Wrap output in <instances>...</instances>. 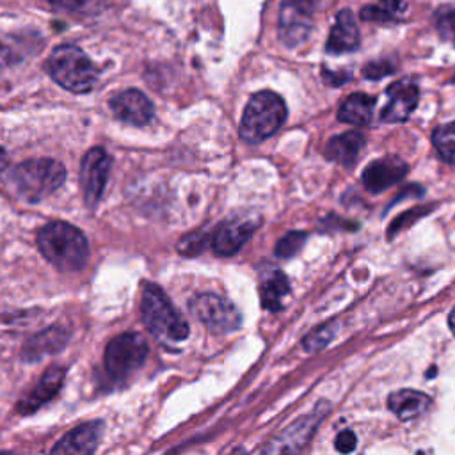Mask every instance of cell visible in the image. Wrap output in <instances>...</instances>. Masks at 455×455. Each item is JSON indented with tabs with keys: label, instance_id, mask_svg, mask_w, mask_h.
<instances>
[{
	"label": "cell",
	"instance_id": "1",
	"mask_svg": "<svg viewBox=\"0 0 455 455\" xmlns=\"http://www.w3.org/2000/svg\"><path fill=\"white\" fill-rule=\"evenodd\" d=\"M37 247L46 261L62 272L84 268L89 258L85 235L73 224L62 220L48 222L39 229Z\"/></svg>",
	"mask_w": 455,
	"mask_h": 455
},
{
	"label": "cell",
	"instance_id": "2",
	"mask_svg": "<svg viewBox=\"0 0 455 455\" xmlns=\"http://www.w3.org/2000/svg\"><path fill=\"white\" fill-rule=\"evenodd\" d=\"M64 180L66 169L53 158H32L21 162L9 174L11 187L28 203H37L48 197L64 183Z\"/></svg>",
	"mask_w": 455,
	"mask_h": 455
},
{
	"label": "cell",
	"instance_id": "3",
	"mask_svg": "<svg viewBox=\"0 0 455 455\" xmlns=\"http://www.w3.org/2000/svg\"><path fill=\"white\" fill-rule=\"evenodd\" d=\"M142 322L149 332L165 343H178L188 336V323L156 284H146L140 299Z\"/></svg>",
	"mask_w": 455,
	"mask_h": 455
},
{
	"label": "cell",
	"instance_id": "4",
	"mask_svg": "<svg viewBox=\"0 0 455 455\" xmlns=\"http://www.w3.org/2000/svg\"><path fill=\"white\" fill-rule=\"evenodd\" d=\"M286 119L283 98L272 91H259L251 96L240 121V137L249 144H258L274 135Z\"/></svg>",
	"mask_w": 455,
	"mask_h": 455
},
{
	"label": "cell",
	"instance_id": "5",
	"mask_svg": "<svg viewBox=\"0 0 455 455\" xmlns=\"http://www.w3.org/2000/svg\"><path fill=\"white\" fill-rule=\"evenodd\" d=\"M46 68L50 76L64 89L82 94L89 92L98 82V71L91 59L75 44L57 46L48 60Z\"/></svg>",
	"mask_w": 455,
	"mask_h": 455
},
{
	"label": "cell",
	"instance_id": "6",
	"mask_svg": "<svg viewBox=\"0 0 455 455\" xmlns=\"http://www.w3.org/2000/svg\"><path fill=\"white\" fill-rule=\"evenodd\" d=\"M148 355V341L139 332H124L105 347V370L110 377L123 380L142 366Z\"/></svg>",
	"mask_w": 455,
	"mask_h": 455
},
{
	"label": "cell",
	"instance_id": "7",
	"mask_svg": "<svg viewBox=\"0 0 455 455\" xmlns=\"http://www.w3.org/2000/svg\"><path fill=\"white\" fill-rule=\"evenodd\" d=\"M316 5L318 0H281L277 34L283 44L293 48L307 39Z\"/></svg>",
	"mask_w": 455,
	"mask_h": 455
},
{
	"label": "cell",
	"instance_id": "8",
	"mask_svg": "<svg viewBox=\"0 0 455 455\" xmlns=\"http://www.w3.org/2000/svg\"><path fill=\"white\" fill-rule=\"evenodd\" d=\"M188 307L199 322L217 334L231 332L242 323L235 304L217 293H199L188 302Z\"/></svg>",
	"mask_w": 455,
	"mask_h": 455
},
{
	"label": "cell",
	"instance_id": "9",
	"mask_svg": "<svg viewBox=\"0 0 455 455\" xmlns=\"http://www.w3.org/2000/svg\"><path fill=\"white\" fill-rule=\"evenodd\" d=\"M110 171V156L101 148H92L85 153L80 165V183L87 206H96L101 199Z\"/></svg>",
	"mask_w": 455,
	"mask_h": 455
},
{
	"label": "cell",
	"instance_id": "10",
	"mask_svg": "<svg viewBox=\"0 0 455 455\" xmlns=\"http://www.w3.org/2000/svg\"><path fill=\"white\" fill-rule=\"evenodd\" d=\"M256 226L258 220H252L251 217H233L224 220L210 236L212 251L217 256H233L251 238Z\"/></svg>",
	"mask_w": 455,
	"mask_h": 455
},
{
	"label": "cell",
	"instance_id": "11",
	"mask_svg": "<svg viewBox=\"0 0 455 455\" xmlns=\"http://www.w3.org/2000/svg\"><path fill=\"white\" fill-rule=\"evenodd\" d=\"M386 96H387V103L380 110V121H384V123H402L418 107L419 89L412 80L403 78V80L393 82L386 89Z\"/></svg>",
	"mask_w": 455,
	"mask_h": 455
},
{
	"label": "cell",
	"instance_id": "12",
	"mask_svg": "<svg viewBox=\"0 0 455 455\" xmlns=\"http://www.w3.org/2000/svg\"><path fill=\"white\" fill-rule=\"evenodd\" d=\"M407 171H409V167L400 156H393V155L382 156V158L370 162L364 167L363 183L370 192L379 194V192L396 185L400 180H403Z\"/></svg>",
	"mask_w": 455,
	"mask_h": 455
},
{
	"label": "cell",
	"instance_id": "13",
	"mask_svg": "<svg viewBox=\"0 0 455 455\" xmlns=\"http://www.w3.org/2000/svg\"><path fill=\"white\" fill-rule=\"evenodd\" d=\"M110 108L117 119L135 126H144L153 117V103L137 89H126L116 94L110 100Z\"/></svg>",
	"mask_w": 455,
	"mask_h": 455
},
{
	"label": "cell",
	"instance_id": "14",
	"mask_svg": "<svg viewBox=\"0 0 455 455\" xmlns=\"http://www.w3.org/2000/svg\"><path fill=\"white\" fill-rule=\"evenodd\" d=\"M64 368L60 366H52L48 368L43 377L37 380V384L18 402L16 411L20 414H32L37 409H41L46 402H50L60 389L64 382Z\"/></svg>",
	"mask_w": 455,
	"mask_h": 455
},
{
	"label": "cell",
	"instance_id": "15",
	"mask_svg": "<svg viewBox=\"0 0 455 455\" xmlns=\"http://www.w3.org/2000/svg\"><path fill=\"white\" fill-rule=\"evenodd\" d=\"M323 412L316 414H307L299 418L295 423H291L286 430H283L268 446L263 448V451H272V453H283V451H299L304 448L311 434L316 430L318 421L322 419Z\"/></svg>",
	"mask_w": 455,
	"mask_h": 455
},
{
	"label": "cell",
	"instance_id": "16",
	"mask_svg": "<svg viewBox=\"0 0 455 455\" xmlns=\"http://www.w3.org/2000/svg\"><path fill=\"white\" fill-rule=\"evenodd\" d=\"M103 434L101 421H89L69 430L53 448V453H92Z\"/></svg>",
	"mask_w": 455,
	"mask_h": 455
},
{
	"label": "cell",
	"instance_id": "17",
	"mask_svg": "<svg viewBox=\"0 0 455 455\" xmlns=\"http://www.w3.org/2000/svg\"><path fill=\"white\" fill-rule=\"evenodd\" d=\"M359 46V28L355 18L348 9H343L336 14V21L331 28L325 50L332 55L354 52Z\"/></svg>",
	"mask_w": 455,
	"mask_h": 455
},
{
	"label": "cell",
	"instance_id": "18",
	"mask_svg": "<svg viewBox=\"0 0 455 455\" xmlns=\"http://www.w3.org/2000/svg\"><path fill=\"white\" fill-rule=\"evenodd\" d=\"M366 144V139L361 132H345L341 135H334L329 139L325 146V158L331 162H336L343 167H352L363 151Z\"/></svg>",
	"mask_w": 455,
	"mask_h": 455
},
{
	"label": "cell",
	"instance_id": "19",
	"mask_svg": "<svg viewBox=\"0 0 455 455\" xmlns=\"http://www.w3.org/2000/svg\"><path fill=\"white\" fill-rule=\"evenodd\" d=\"M430 405V396L418 389H398L389 395L387 407L398 419H414Z\"/></svg>",
	"mask_w": 455,
	"mask_h": 455
},
{
	"label": "cell",
	"instance_id": "20",
	"mask_svg": "<svg viewBox=\"0 0 455 455\" xmlns=\"http://www.w3.org/2000/svg\"><path fill=\"white\" fill-rule=\"evenodd\" d=\"M66 339H68V331L64 327L60 325L50 327L27 341V345L21 350V357L25 361H37L46 354L59 352L66 345Z\"/></svg>",
	"mask_w": 455,
	"mask_h": 455
},
{
	"label": "cell",
	"instance_id": "21",
	"mask_svg": "<svg viewBox=\"0 0 455 455\" xmlns=\"http://www.w3.org/2000/svg\"><path fill=\"white\" fill-rule=\"evenodd\" d=\"M375 107V98L366 92H354L350 94L338 110V119L347 124L364 126L371 121Z\"/></svg>",
	"mask_w": 455,
	"mask_h": 455
},
{
	"label": "cell",
	"instance_id": "22",
	"mask_svg": "<svg viewBox=\"0 0 455 455\" xmlns=\"http://www.w3.org/2000/svg\"><path fill=\"white\" fill-rule=\"evenodd\" d=\"M288 293H290L288 277L279 268H274L261 281V288H259L261 306L268 311H279L284 306V297Z\"/></svg>",
	"mask_w": 455,
	"mask_h": 455
},
{
	"label": "cell",
	"instance_id": "23",
	"mask_svg": "<svg viewBox=\"0 0 455 455\" xmlns=\"http://www.w3.org/2000/svg\"><path fill=\"white\" fill-rule=\"evenodd\" d=\"M407 12V4L403 0H379L368 4L361 9L359 16L364 21L373 23H395L400 21Z\"/></svg>",
	"mask_w": 455,
	"mask_h": 455
},
{
	"label": "cell",
	"instance_id": "24",
	"mask_svg": "<svg viewBox=\"0 0 455 455\" xmlns=\"http://www.w3.org/2000/svg\"><path fill=\"white\" fill-rule=\"evenodd\" d=\"M432 144L446 164L455 165V121L437 126L432 133Z\"/></svg>",
	"mask_w": 455,
	"mask_h": 455
},
{
	"label": "cell",
	"instance_id": "25",
	"mask_svg": "<svg viewBox=\"0 0 455 455\" xmlns=\"http://www.w3.org/2000/svg\"><path fill=\"white\" fill-rule=\"evenodd\" d=\"M434 25L444 41L455 43V5H441L434 14Z\"/></svg>",
	"mask_w": 455,
	"mask_h": 455
},
{
	"label": "cell",
	"instance_id": "26",
	"mask_svg": "<svg viewBox=\"0 0 455 455\" xmlns=\"http://www.w3.org/2000/svg\"><path fill=\"white\" fill-rule=\"evenodd\" d=\"M304 242H306V233H304V231H290V233H286V235L275 243L274 252H275V256L284 258V259L293 258V256L302 249Z\"/></svg>",
	"mask_w": 455,
	"mask_h": 455
},
{
	"label": "cell",
	"instance_id": "27",
	"mask_svg": "<svg viewBox=\"0 0 455 455\" xmlns=\"http://www.w3.org/2000/svg\"><path fill=\"white\" fill-rule=\"evenodd\" d=\"M334 334H336L334 323L322 325V327L311 331V332L302 339V347H304L307 352H316V350L323 348L325 345H329V341L334 338Z\"/></svg>",
	"mask_w": 455,
	"mask_h": 455
},
{
	"label": "cell",
	"instance_id": "28",
	"mask_svg": "<svg viewBox=\"0 0 455 455\" xmlns=\"http://www.w3.org/2000/svg\"><path fill=\"white\" fill-rule=\"evenodd\" d=\"M208 242V235L206 233H190L187 236H183L178 243V251L181 254H187V256H194V254H199L204 245Z\"/></svg>",
	"mask_w": 455,
	"mask_h": 455
},
{
	"label": "cell",
	"instance_id": "29",
	"mask_svg": "<svg viewBox=\"0 0 455 455\" xmlns=\"http://www.w3.org/2000/svg\"><path fill=\"white\" fill-rule=\"evenodd\" d=\"M395 71V64L387 59H380V60H371L363 68V76L364 78H371V80H379L386 75H391Z\"/></svg>",
	"mask_w": 455,
	"mask_h": 455
},
{
	"label": "cell",
	"instance_id": "30",
	"mask_svg": "<svg viewBox=\"0 0 455 455\" xmlns=\"http://www.w3.org/2000/svg\"><path fill=\"white\" fill-rule=\"evenodd\" d=\"M355 444H357V439L354 435L352 430H341L338 435H336V441H334V446L338 451L341 453H350L355 450Z\"/></svg>",
	"mask_w": 455,
	"mask_h": 455
},
{
	"label": "cell",
	"instance_id": "31",
	"mask_svg": "<svg viewBox=\"0 0 455 455\" xmlns=\"http://www.w3.org/2000/svg\"><path fill=\"white\" fill-rule=\"evenodd\" d=\"M48 4L55 5V7H62V9H75L78 5H82L85 0H46Z\"/></svg>",
	"mask_w": 455,
	"mask_h": 455
},
{
	"label": "cell",
	"instance_id": "32",
	"mask_svg": "<svg viewBox=\"0 0 455 455\" xmlns=\"http://www.w3.org/2000/svg\"><path fill=\"white\" fill-rule=\"evenodd\" d=\"M323 76H325V80H327L329 84H332V85H339V84H343V82H347V80L350 78V75H341V73L332 75L331 71H323Z\"/></svg>",
	"mask_w": 455,
	"mask_h": 455
},
{
	"label": "cell",
	"instance_id": "33",
	"mask_svg": "<svg viewBox=\"0 0 455 455\" xmlns=\"http://www.w3.org/2000/svg\"><path fill=\"white\" fill-rule=\"evenodd\" d=\"M7 62H9V50L0 44V69L5 68Z\"/></svg>",
	"mask_w": 455,
	"mask_h": 455
},
{
	"label": "cell",
	"instance_id": "34",
	"mask_svg": "<svg viewBox=\"0 0 455 455\" xmlns=\"http://www.w3.org/2000/svg\"><path fill=\"white\" fill-rule=\"evenodd\" d=\"M7 165V153L4 148H0V171H4Z\"/></svg>",
	"mask_w": 455,
	"mask_h": 455
},
{
	"label": "cell",
	"instance_id": "35",
	"mask_svg": "<svg viewBox=\"0 0 455 455\" xmlns=\"http://www.w3.org/2000/svg\"><path fill=\"white\" fill-rule=\"evenodd\" d=\"M448 325H450L451 332L455 334V307L451 309V313H450V316H448Z\"/></svg>",
	"mask_w": 455,
	"mask_h": 455
},
{
	"label": "cell",
	"instance_id": "36",
	"mask_svg": "<svg viewBox=\"0 0 455 455\" xmlns=\"http://www.w3.org/2000/svg\"><path fill=\"white\" fill-rule=\"evenodd\" d=\"M453 80H455V76H453Z\"/></svg>",
	"mask_w": 455,
	"mask_h": 455
}]
</instances>
